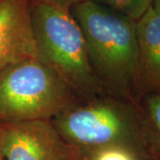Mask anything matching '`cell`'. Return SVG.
I'll list each match as a JSON object with an SVG mask.
<instances>
[{
	"instance_id": "obj_1",
	"label": "cell",
	"mask_w": 160,
	"mask_h": 160,
	"mask_svg": "<svg viewBox=\"0 0 160 160\" xmlns=\"http://www.w3.org/2000/svg\"><path fill=\"white\" fill-rule=\"evenodd\" d=\"M70 12L84 35L89 62L103 91L132 101L138 56L136 21L89 0Z\"/></svg>"
},
{
	"instance_id": "obj_2",
	"label": "cell",
	"mask_w": 160,
	"mask_h": 160,
	"mask_svg": "<svg viewBox=\"0 0 160 160\" xmlns=\"http://www.w3.org/2000/svg\"><path fill=\"white\" fill-rule=\"evenodd\" d=\"M29 14L40 61L80 100L106 94L92 69L84 35L71 12L49 0H30Z\"/></svg>"
},
{
	"instance_id": "obj_3",
	"label": "cell",
	"mask_w": 160,
	"mask_h": 160,
	"mask_svg": "<svg viewBox=\"0 0 160 160\" xmlns=\"http://www.w3.org/2000/svg\"><path fill=\"white\" fill-rule=\"evenodd\" d=\"M79 100L38 59L23 60L0 70V125L52 120Z\"/></svg>"
},
{
	"instance_id": "obj_4",
	"label": "cell",
	"mask_w": 160,
	"mask_h": 160,
	"mask_svg": "<svg viewBox=\"0 0 160 160\" xmlns=\"http://www.w3.org/2000/svg\"><path fill=\"white\" fill-rule=\"evenodd\" d=\"M52 122L77 150L120 143L141 147L137 109L132 101L108 94L79 100Z\"/></svg>"
},
{
	"instance_id": "obj_5",
	"label": "cell",
	"mask_w": 160,
	"mask_h": 160,
	"mask_svg": "<svg viewBox=\"0 0 160 160\" xmlns=\"http://www.w3.org/2000/svg\"><path fill=\"white\" fill-rule=\"evenodd\" d=\"M0 143L6 160H73L77 154L52 120L0 125Z\"/></svg>"
},
{
	"instance_id": "obj_6",
	"label": "cell",
	"mask_w": 160,
	"mask_h": 160,
	"mask_svg": "<svg viewBox=\"0 0 160 160\" xmlns=\"http://www.w3.org/2000/svg\"><path fill=\"white\" fill-rule=\"evenodd\" d=\"M29 6L30 0L0 1V70L23 60H39Z\"/></svg>"
},
{
	"instance_id": "obj_7",
	"label": "cell",
	"mask_w": 160,
	"mask_h": 160,
	"mask_svg": "<svg viewBox=\"0 0 160 160\" xmlns=\"http://www.w3.org/2000/svg\"><path fill=\"white\" fill-rule=\"evenodd\" d=\"M138 56L132 100L149 93L160 95V14L152 7L136 22Z\"/></svg>"
},
{
	"instance_id": "obj_8",
	"label": "cell",
	"mask_w": 160,
	"mask_h": 160,
	"mask_svg": "<svg viewBox=\"0 0 160 160\" xmlns=\"http://www.w3.org/2000/svg\"><path fill=\"white\" fill-rule=\"evenodd\" d=\"M136 105L140 146L149 160H160V95H144Z\"/></svg>"
},
{
	"instance_id": "obj_9",
	"label": "cell",
	"mask_w": 160,
	"mask_h": 160,
	"mask_svg": "<svg viewBox=\"0 0 160 160\" xmlns=\"http://www.w3.org/2000/svg\"><path fill=\"white\" fill-rule=\"evenodd\" d=\"M73 160H149L141 147L132 144H110L77 150Z\"/></svg>"
},
{
	"instance_id": "obj_10",
	"label": "cell",
	"mask_w": 160,
	"mask_h": 160,
	"mask_svg": "<svg viewBox=\"0 0 160 160\" xmlns=\"http://www.w3.org/2000/svg\"><path fill=\"white\" fill-rule=\"evenodd\" d=\"M111 8L136 21L151 7L153 0H89Z\"/></svg>"
},
{
	"instance_id": "obj_11",
	"label": "cell",
	"mask_w": 160,
	"mask_h": 160,
	"mask_svg": "<svg viewBox=\"0 0 160 160\" xmlns=\"http://www.w3.org/2000/svg\"><path fill=\"white\" fill-rule=\"evenodd\" d=\"M49 1H51L52 3L55 4L56 6H60L63 9L70 11V9L73 6L83 2V1H86V0H49Z\"/></svg>"
},
{
	"instance_id": "obj_12",
	"label": "cell",
	"mask_w": 160,
	"mask_h": 160,
	"mask_svg": "<svg viewBox=\"0 0 160 160\" xmlns=\"http://www.w3.org/2000/svg\"><path fill=\"white\" fill-rule=\"evenodd\" d=\"M151 7L155 12H157L158 13L160 14V0H153Z\"/></svg>"
},
{
	"instance_id": "obj_13",
	"label": "cell",
	"mask_w": 160,
	"mask_h": 160,
	"mask_svg": "<svg viewBox=\"0 0 160 160\" xmlns=\"http://www.w3.org/2000/svg\"><path fill=\"white\" fill-rule=\"evenodd\" d=\"M0 160H5V158H4V155H3V152H2L1 143H0Z\"/></svg>"
},
{
	"instance_id": "obj_14",
	"label": "cell",
	"mask_w": 160,
	"mask_h": 160,
	"mask_svg": "<svg viewBox=\"0 0 160 160\" xmlns=\"http://www.w3.org/2000/svg\"><path fill=\"white\" fill-rule=\"evenodd\" d=\"M0 1H1V0H0Z\"/></svg>"
}]
</instances>
